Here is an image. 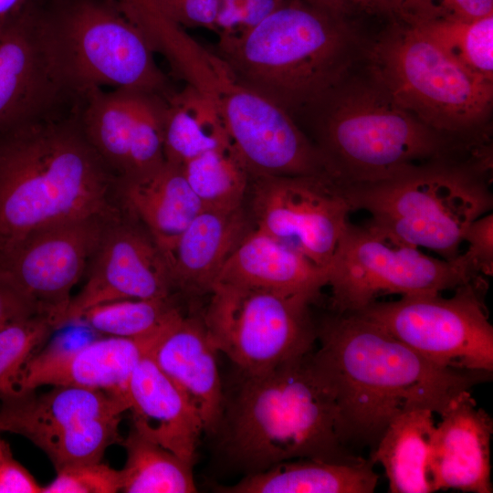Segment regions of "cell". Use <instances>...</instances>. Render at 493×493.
<instances>
[{
    "instance_id": "cell-24",
    "label": "cell",
    "mask_w": 493,
    "mask_h": 493,
    "mask_svg": "<svg viewBox=\"0 0 493 493\" xmlns=\"http://www.w3.org/2000/svg\"><path fill=\"white\" fill-rule=\"evenodd\" d=\"M371 460L333 462L297 458L250 473L225 493H372L378 482Z\"/></svg>"
},
{
    "instance_id": "cell-31",
    "label": "cell",
    "mask_w": 493,
    "mask_h": 493,
    "mask_svg": "<svg viewBox=\"0 0 493 493\" xmlns=\"http://www.w3.org/2000/svg\"><path fill=\"white\" fill-rule=\"evenodd\" d=\"M181 315L171 298L122 299L95 306L80 320L110 337L148 339L163 335Z\"/></svg>"
},
{
    "instance_id": "cell-12",
    "label": "cell",
    "mask_w": 493,
    "mask_h": 493,
    "mask_svg": "<svg viewBox=\"0 0 493 493\" xmlns=\"http://www.w3.org/2000/svg\"><path fill=\"white\" fill-rule=\"evenodd\" d=\"M254 227L326 267L352 211L328 176L250 179Z\"/></svg>"
},
{
    "instance_id": "cell-33",
    "label": "cell",
    "mask_w": 493,
    "mask_h": 493,
    "mask_svg": "<svg viewBox=\"0 0 493 493\" xmlns=\"http://www.w3.org/2000/svg\"><path fill=\"white\" fill-rule=\"evenodd\" d=\"M55 329L50 317L34 314L0 330V400L17 394L25 365Z\"/></svg>"
},
{
    "instance_id": "cell-20",
    "label": "cell",
    "mask_w": 493,
    "mask_h": 493,
    "mask_svg": "<svg viewBox=\"0 0 493 493\" xmlns=\"http://www.w3.org/2000/svg\"><path fill=\"white\" fill-rule=\"evenodd\" d=\"M253 227L243 206L203 207L164 255L172 287L210 293L224 264Z\"/></svg>"
},
{
    "instance_id": "cell-9",
    "label": "cell",
    "mask_w": 493,
    "mask_h": 493,
    "mask_svg": "<svg viewBox=\"0 0 493 493\" xmlns=\"http://www.w3.org/2000/svg\"><path fill=\"white\" fill-rule=\"evenodd\" d=\"M326 269L337 313H356L382 295L440 293L482 276L467 252L430 257L371 220L347 222Z\"/></svg>"
},
{
    "instance_id": "cell-10",
    "label": "cell",
    "mask_w": 493,
    "mask_h": 493,
    "mask_svg": "<svg viewBox=\"0 0 493 493\" xmlns=\"http://www.w3.org/2000/svg\"><path fill=\"white\" fill-rule=\"evenodd\" d=\"M210 294L204 323L217 351L242 374L263 373L313 351L318 328L309 298L225 282Z\"/></svg>"
},
{
    "instance_id": "cell-42",
    "label": "cell",
    "mask_w": 493,
    "mask_h": 493,
    "mask_svg": "<svg viewBox=\"0 0 493 493\" xmlns=\"http://www.w3.org/2000/svg\"><path fill=\"white\" fill-rule=\"evenodd\" d=\"M10 455L11 450L9 446L0 438V465Z\"/></svg>"
},
{
    "instance_id": "cell-25",
    "label": "cell",
    "mask_w": 493,
    "mask_h": 493,
    "mask_svg": "<svg viewBox=\"0 0 493 493\" xmlns=\"http://www.w3.org/2000/svg\"><path fill=\"white\" fill-rule=\"evenodd\" d=\"M152 96L131 89H96L80 101L79 116L83 131L118 179L128 173L140 121Z\"/></svg>"
},
{
    "instance_id": "cell-2",
    "label": "cell",
    "mask_w": 493,
    "mask_h": 493,
    "mask_svg": "<svg viewBox=\"0 0 493 493\" xmlns=\"http://www.w3.org/2000/svg\"><path fill=\"white\" fill-rule=\"evenodd\" d=\"M117 177L87 139L79 108L0 134V257L61 223L120 215Z\"/></svg>"
},
{
    "instance_id": "cell-19",
    "label": "cell",
    "mask_w": 493,
    "mask_h": 493,
    "mask_svg": "<svg viewBox=\"0 0 493 493\" xmlns=\"http://www.w3.org/2000/svg\"><path fill=\"white\" fill-rule=\"evenodd\" d=\"M132 428L184 460L194 463L204 426L195 410L153 361L151 351L135 367L127 390Z\"/></svg>"
},
{
    "instance_id": "cell-37",
    "label": "cell",
    "mask_w": 493,
    "mask_h": 493,
    "mask_svg": "<svg viewBox=\"0 0 493 493\" xmlns=\"http://www.w3.org/2000/svg\"><path fill=\"white\" fill-rule=\"evenodd\" d=\"M42 488L12 454L0 465V493H42Z\"/></svg>"
},
{
    "instance_id": "cell-4",
    "label": "cell",
    "mask_w": 493,
    "mask_h": 493,
    "mask_svg": "<svg viewBox=\"0 0 493 493\" xmlns=\"http://www.w3.org/2000/svg\"><path fill=\"white\" fill-rule=\"evenodd\" d=\"M312 351L263 373L242 374L224 406L223 446L248 474L297 458H362L338 435L334 399L312 362Z\"/></svg>"
},
{
    "instance_id": "cell-29",
    "label": "cell",
    "mask_w": 493,
    "mask_h": 493,
    "mask_svg": "<svg viewBox=\"0 0 493 493\" xmlns=\"http://www.w3.org/2000/svg\"><path fill=\"white\" fill-rule=\"evenodd\" d=\"M183 173L203 207H241L251 176L232 142L188 161Z\"/></svg>"
},
{
    "instance_id": "cell-17",
    "label": "cell",
    "mask_w": 493,
    "mask_h": 493,
    "mask_svg": "<svg viewBox=\"0 0 493 493\" xmlns=\"http://www.w3.org/2000/svg\"><path fill=\"white\" fill-rule=\"evenodd\" d=\"M440 416L427 459L432 491L491 493V417L477 406L468 391L460 393Z\"/></svg>"
},
{
    "instance_id": "cell-1",
    "label": "cell",
    "mask_w": 493,
    "mask_h": 493,
    "mask_svg": "<svg viewBox=\"0 0 493 493\" xmlns=\"http://www.w3.org/2000/svg\"><path fill=\"white\" fill-rule=\"evenodd\" d=\"M312 362L330 388L338 435L377 445L389 424L413 409L441 414L462 392L490 373L439 365L373 321L337 313L318 328Z\"/></svg>"
},
{
    "instance_id": "cell-30",
    "label": "cell",
    "mask_w": 493,
    "mask_h": 493,
    "mask_svg": "<svg viewBox=\"0 0 493 493\" xmlns=\"http://www.w3.org/2000/svg\"><path fill=\"white\" fill-rule=\"evenodd\" d=\"M409 26L466 70L493 83V14L473 20H432Z\"/></svg>"
},
{
    "instance_id": "cell-28",
    "label": "cell",
    "mask_w": 493,
    "mask_h": 493,
    "mask_svg": "<svg viewBox=\"0 0 493 493\" xmlns=\"http://www.w3.org/2000/svg\"><path fill=\"white\" fill-rule=\"evenodd\" d=\"M121 445L126 463L121 470L125 493L196 492L190 462L151 441L131 427Z\"/></svg>"
},
{
    "instance_id": "cell-38",
    "label": "cell",
    "mask_w": 493,
    "mask_h": 493,
    "mask_svg": "<svg viewBox=\"0 0 493 493\" xmlns=\"http://www.w3.org/2000/svg\"><path fill=\"white\" fill-rule=\"evenodd\" d=\"M34 314L40 313L26 297L0 278V330Z\"/></svg>"
},
{
    "instance_id": "cell-5",
    "label": "cell",
    "mask_w": 493,
    "mask_h": 493,
    "mask_svg": "<svg viewBox=\"0 0 493 493\" xmlns=\"http://www.w3.org/2000/svg\"><path fill=\"white\" fill-rule=\"evenodd\" d=\"M306 112L316 113L314 144L340 184L381 181L470 150L465 139L427 126L372 82L343 83Z\"/></svg>"
},
{
    "instance_id": "cell-3",
    "label": "cell",
    "mask_w": 493,
    "mask_h": 493,
    "mask_svg": "<svg viewBox=\"0 0 493 493\" xmlns=\"http://www.w3.org/2000/svg\"><path fill=\"white\" fill-rule=\"evenodd\" d=\"M214 50L241 82L294 118L344 83L358 36L347 14L285 0L251 28L218 37Z\"/></svg>"
},
{
    "instance_id": "cell-14",
    "label": "cell",
    "mask_w": 493,
    "mask_h": 493,
    "mask_svg": "<svg viewBox=\"0 0 493 493\" xmlns=\"http://www.w3.org/2000/svg\"><path fill=\"white\" fill-rule=\"evenodd\" d=\"M79 103L49 58L39 7L0 19V134L59 118Z\"/></svg>"
},
{
    "instance_id": "cell-26",
    "label": "cell",
    "mask_w": 493,
    "mask_h": 493,
    "mask_svg": "<svg viewBox=\"0 0 493 493\" xmlns=\"http://www.w3.org/2000/svg\"><path fill=\"white\" fill-rule=\"evenodd\" d=\"M433 414L428 409L401 414L389 424L374 446L370 460L384 468L390 492H433L427 471L435 427Z\"/></svg>"
},
{
    "instance_id": "cell-27",
    "label": "cell",
    "mask_w": 493,
    "mask_h": 493,
    "mask_svg": "<svg viewBox=\"0 0 493 493\" xmlns=\"http://www.w3.org/2000/svg\"><path fill=\"white\" fill-rule=\"evenodd\" d=\"M163 133L165 162L179 166L231 142L214 104L186 84L165 100Z\"/></svg>"
},
{
    "instance_id": "cell-21",
    "label": "cell",
    "mask_w": 493,
    "mask_h": 493,
    "mask_svg": "<svg viewBox=\"0 0 493 493\" xmlns=\"http://www.w3.org/2000/svg\"><path fill=\"white\" fill-rule=\"evenodd\" d=\"M128 402L116 394L74 386H52L1 400L0 431L20 435L33 444L84 422L121 416Z\"/></svg>"
},
{
    "instance_id": "cell-7",
    "label": "cell",
    "mask_w": 493,
    "mask_h": 493,
    "mask_svg": "<svg viewBox=\"0 0 493 493\" xmlns=\"http://www.w3.org/2000/svg\"><path fill=\"white\" fill-rule=\"evenodd\" d=\"M49 58L67 89L81 100L112 87L169 96L174 89L143 31L106 0H52L39 8Z\"/></svg>"
},
{
    "instance_id": "cell-16",
    "label": "cell",
    "mask_w": 493,
    "mask_h": 493,
    "mask_svg": "<svg viewBox=\"0 0 493 493\" xmlns=\"http://www.w3.org/2000/svg\"><path fill=\"white\" fill-rule=\"evenodd\" d=\"M163 335L148 339L107 336L75 349L37 351L21 372L17 394L44 385L74 386L105 391L128 402V385L135 367Z\"/></svg>"
},
{
    "instance_id": "cell-11",
    "label": "cell",
    "mask_w": 493,
    "mask_h": 493,
    "mask_svg": "<svg viewBox=\"0 0 493 493\" xmlns=\"http://www.w3.org/2000/svg\"><path fill=\"white\" fill-rule=\"evenodd\" d=\"M486 283L479 276L450 298L419 293L375 300L356 314L439 365L491 373L493 327L484 303Z\"/></svg>"
},
{
    "instance_id": "cell-13",
    "label": "cell",
    "mask_w": 493,
    "mask_h": 493,
    "mask_svg": "<svg viewBox=\"0 0 493 493\" xmlns=\"http://www.w3.org/2000/svg\"><path fill=\"white\" fill-rule=\"evenodd\" d=\"M112 219L82 218L37 231L0 257V278L59 328L70 292Z\"/></svg>"
},
{
    "instance_id": "cell-18",
    "label": "cell",
    "mask_w": 493,
    "mask_h": 493,
    "mask_svg": "<svg viewBox=\"0 0 493 493\" xmlns=\"http://www.w3.org/2000/svg\"><path fill=\"white\" fill-rule=\"evenodd\" d=\"M216 352L203 319L183 315L151 351L197 413L204 431L212 433L219 429L225 406Z\"/></svg>"
},
{
    "instance_id": "cell-32",
    "label": "cell",
    "mask_w": 493,
    "mask_h": 493,
    "mask_svg": "<svg viewBox=\"0 0 493 493\" xmlns=\"http://www.w3.org/2000/svg\"><path fill=\"white\" fill-rule=\"evenodd\" d=\"M121 421V416L90 420L44 437L35 445L46 453L56 470L69 465L101 461L110 446L122 442Z\"/></svg>"
},
{
    "instance_id": "cell-41",
    "label": "cell",
    "mask_w": 493,
    "mask_h": 493,
    "mask_svg": "<svg viewBox=\"0 0 493 493\" xmlns=\"http://www.w3.org/2000/svg\"><path fill=\"white\" fill-rule=\"evenodd\" d=\"M311 4L324 6L334 11L350 15L355 7L352 0H305Z\"/></svg>"
},
{
    "instance_id": "cell-36",
    "label": "cell",
    "mask_w": 493,
    "mask_h": 493,
    "mask_svg": "<svg viewBox=\"0 0 493 493\" xmlns=\"http://www.w3.org/2000/svg\"><path fill=\"white\" fill-rule=\"evenodd\" d=\"M468 247L467 255L474 262L478 273L483 276L493 275V215L488 213L467 228L464 235Z\"/></svg>"
},
{
    "instance_id": "cell-15",
    "label": "cell",
    "mask_w": 493,
    "mask_h": 493,
    "mask_svg": "<svg viewBox=\"0 0 493 493\" xmlns=\"http://www.w3.org/2000/svg\"><path fill=\"white\" fill-rule=\"evenodd\" d=\"M84 287L72 297L58 327L89 309L122 299L171 298L169 268L149 233L120 215L105 227Z\"/></svg>"
},
{
    "instance_id": "cell-35",
    "label": "cell",
    "mask_w": 493,
    "mask_h": 493,
    "mask_svg": "<svg viewBox=\"0 0 493 493\" xmlns=\"http://www.w3.org/2000/svg\"><path fill=\"white\" fill-rule=\"evenodd\" d=\"M493 14V0H403L400 22L473 20Z\"/></svg>"
},
{
    "instance_id": "cell-22",
    "label": "cell",
    "mask_w": 493,
    "mask_h": 493,
    "mask_svg": "<svg viewBox=\"0 0 493 493\" xmlns=\"http://www.w3.org/2000/svg\"><path fill=\"white\" fill-rule=\"evenodd\" d=\"M216 282L300 295L315 302L328 276L326 267L253 227L226 261Z\"/></svg>"
},
{
    "instance_id": "cell-6",
    "label": "cell",
    "mask_w": 493,
    "mask_h": 493,
    "mask_svg": "<svg viewBox=\"0 0 493 493\" xmlns=\"http://www.w3.org/2000/svg\"><path fill=\"white\" fill-rule=\"evenodd\" d=\"M483 154L420 164L372 183L338 186L352 211L417 247L453 259L468 226L489 213L493 194Z\"/></svg>"
},
{
    "instance_id": "cell-34",
    "label": "cell",
    "mask_w": 493,
    "mask_h": 493,
    "mask_svg": "<svg viewBox=\"0 0 493 493\" xmlns=\"http://www.w3.org/2000/svg\"><path fill=\"white\" fill-rule=\"evenodd\" d=\"M42 493H116L121 491V470L102 461L69 465L56 470Z\"/></svg>"
},
{
    "instance_id": "cell-39",
    "label": "cell",
    "mask_w": 493,
    "mask_h": 493,
    "mask_svg": "<svg viewBox=\"0 0 493 493\" xmlns=\"http://www.w3.org/2000/svg\"><path fill=\"white\" fill-rule=\"evenodd\" d=\"M355 7L362 8L371 13L388 16L394 20H399L403 0H352Z\"/></svg>"
},
{
    "instance_id": "cell-40",
    "label": "cell",
    "mask_w": 493,
    "mask_h": 493,
    "mask_svg": "<svg viewBox=\"0 0 493 493\" xmlns=\"http://www.w3.org/2000/svg\"><path fill=\"white\" fill-rule=\"evenodd\" d=\"M33 3V0H0V19L16 16Z\"/></svg>"
},
{
    "instance_id": "cell-23",
    "label": "cell",
    "mask_w": 493,
    "mask_h": 493,
    "mask_svg": "<svg viewBox=\"0 0 493 493\" xmlns=\"http://www.w3.org/2000/svg\"><path fill=\"white\" fill-rule=\"evenodd\" d=\"M117 193L163 256L203 208L182 167L167 162L144 176L117 178Z\"/></svg>"
},
{
    "instance_id": "cell-8",
    "label": "cell",
    "mask_w": 493,
    "mask_h": 493,
    "mask_svg": "<svg viewBox=\"0 0 493 493\" xmlns=\"http://www.w3.org/2000/svg\"><path fill=\"white\" fill-rule=\"evenodd\" d=\"M368 57L372 82L432 129L467 140L488 118L493 83L466 70L414 26L393 21Z\"/></svg>"
}]
</instances>
